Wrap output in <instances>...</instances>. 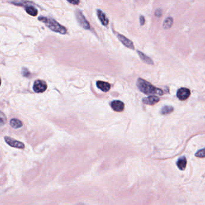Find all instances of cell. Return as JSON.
<instances>
[{
  "label": "cell",
  "mask_w": 205,
  "mask_h": 205,
  "mask_svg": "<svg viewBox=\"0 0 205 205\" xmlns=\"http://www.w3.org/2000/svg\"><path fill=\"white\" fill-rule=\"evenodd\" d=\"M137 86L141 92L147 95H162L164 94V92L161 89L155 87L149 82L141 78H139L137 79Z\"/></svg>",
  "instance_id": "6da1fadb"
},
{
  "label": "cell",
  "mask_w": 205,
  "mask_h": 205,
  "mask_svg": "<svg viewBox=\"0 0 205 205\" xmlns=\"http://www.w3.org/2000/svg\"><path fill=\"white\" fill-rule=\"evenodd\" d=\"M38 20L45 24L49 28L55 32L59 33L62 34H64L67 33L66 28L59 24L54 19L44 16H40L38 17Z\"/></svg>",
  "instance_id": "7a4b0ae2"
},
{
  "label": "cell",
  "mask_w": 205,
  "mask_h": 205,
  "mask_svg": "<svg viewBox=\"0 0 205 205\" xmlns=\"http://www.w3.org/2000/svg\"><path fill=\"white\" fill-rule=\"evenodd\" d=\"M76 15L77 19L78 20L79 23L80 24V25L83 28H84L85 29L88 30L90 28V24L87 21V19L85 18V17L84 16L83 13H82V12L80 11L79 10H77L76 12Z\"/></svg>",
  "instance_id": "3957f363"
},
{
  "label": "cell",
  "mask_w": 205,
  "mask_h": 205,
  "mask_svg": "<svg viewBox=\"0 0 205 205\" xmlns=\"http://www.w3.org/2000/svg\"><path fill=\"white\" fill-rule=\"evenodd\" d=\"M47 89L46 83L42 80H36L34 82L33 86V89L36 93H43Z\"/></svg>",
  "instance_id": "277c9868"
},
{
  "label": "cell",
  "mask_w": 205,
  "mask_h": 205,
  "mask_svg": "<svg viewBox=\"0 0 205 205\" xmlns=\"http://www.w3.org/2000/svg\"><path fill=\"white\" fill-rule=\"evenodd\" d=\"M4 140L7 144L12 147L18 148V149H24L25 148L24 144H23L22 142L18 141L12 138L11 137H5Z\"/></svg>",
  "instance_id": "5b68a950"
},
{
  "label": "cell",
  "mask_w": 205,
  "mask_h": 205,
  "mask_svg": "<svg viewBox=\"0 0 205 205\" xmlns=\"http://www.w3.org/2000/svg\"><path fill=\"white\" fill-rule=\"evenodd\" d=\"M116 36L118 37V39L119 40L120 42L122 43V44L126 47L131 49H134V46L133 43L132 42V41H131L130 39L127 38L126 36H123L122 34L116 33Z\"/></svg>",
  "instance_id": "8992f818"
},
{
  "label": "cell",
  "mask_w": 205,
  "mask_h": 205,
  "mask_svg": "<svg viewBox=\"0 0 205 205\" xmlns=\"http://www.w3.org/2000/svg\"><path fill=\"white\" fill-rule=\"evenodd\" d=\"M190 90L187 88H180L177 92V97L180 100H185L190 96Z\"/></svg>",
  "instance_id": "52a82bcc"
},
{
  "label": "cell",
  "mask_w": 205,
  "mask_h": 205,
  "mask_svg": "<svg viewBox=\"0 0 205 205\" xmlns=\"http://www.w3.org/2000/svg\"><path fill=\"white\" fill-rule=\"evenodd\" d=\"M111 107L116 112H121L124 109V104L120 100H114L111 103Z\"/></svg>",
  "instance_id": "ba28073f"
},
{
  "label": "cell",
  "mask_w": 205,
  "mask_h": 205,
  "mask_svg": "<svg viewBox=\"0 0 205 205\" xmlns=\"http://www.w3.org/2000/svg\"><path fill=\"white\" fill-rule=\"evenodd\" d=\"M159 101H160L159 97H158L157 96H150L148 97L144 98L143 99V103H144L145 104L150 105H154V104H157V102H158Z\"/></svg>",
  "instance_id": "9c48e42d"
},
{
  "label": "cell",
  "mask_w": 205,
  "mask_h": 205,
  "mask_svg": "<svg viewBox=\"0 0 205 205\" xmlns=\"http://www.w3.org/2000/svg\"><path fill=\"white\" fill-rule=\"evenodd\" d=\"M97 15L101 24L104 26H107L109 24V19L105 13L101 10H97Z\"/></svg>",
  "instance_id": "30bf717a"
},
{
  "label": "cell",
  "mask_w": 205,
  "mask_h": 205,
  "mask_svg": "<svg viewBox=\"0 0 205 205\" xmlns=\"http://www.w3.org/2000/svg\"><path fill=\"white\" fill-rule=\"evenodd\" d=\"M97 86L98 89H100L102 92H108L110 90L111 87L109 83H106V82H104V81H98L97 82Z\"/></svg>",
  "instance_id": "8fae6325"
},
{
  "label": "cell",
  "mask_w": 205,
  "mask_h": 205,
  "mask_svg": "<svg viewBox=\"0 0 205 205\" xmlns=\"http://www.w3.org/2000/svg\"><path fill=\"white\" fill-rule=\"evenodd\" d=\"M187 161L186 157H180L177 161L176 164L178 168L181 170H184L186 168Z\"/></svg>",
  "instance_id": "7c38bea8"
},
{
  "label": "cell",
  "mask_w": 205,
  "mask_h": 205,
  "mask_svg": "<svg viewBox=\"0 0 205 205\" xmlns=\"http://www.w3.org/2000/svg\"><path fill=\"white\" fill-rule=\"evenodd\" d=\"M137 53H138L139 57H140V58L143 61H144V62H145L149 65H154L153 61L152 60V59L151 58H149V57H148L147 55H146L145 54H144L143 52H141L139 51H137Z\"/></svg>",
  "instance_id": "4fadbf2b"
},
{
  "label": "cell",
  "mask_w": 205,
  "mask_h": 205,
  "mask_svg": "<svg viewBox=\"0 0 205 205\" xmlns=\"http://www.w3.org/2000/svg\"><path fill=\"white\" fill-rule=\"evenodd\" d=\"M173 24V19L171 17H169L166 18L165 21L163 23L162 27L165 29H169L170 28Z\"/></svg>",
  "instance_id": "5bb4252c"
},
{
  "label": "cell",
  "mask_w": 205,
  "mask_h": 205,
  "mask_svg": "<svg viewBox=\"0 0 205 205\" xmlns=\"http://www.w3.org/2000/svg\"><path fill=\"white\" fill-rule=\"evenodd\" d=\"M10 125L12 126V127L14 128V129L19 128L20 127H22L23 125L22 121L18 120V119H16V118H12L10 120Z\"/></svg>",
  "instance_id": "9a60e30c"
},
{
  "label": "cell",
  "mask_w": 205,
  "mask_h": 205,
  "mask_svg": "<svg viewBox=\"0 0 205 205\" xmlns=\"http://www.w3.org/2000/svg\"><path fill=\"white\" fill-rule=\"evenodd\" d=\"M25 10L28 14L32 16H35L38 14L37 10L32 6H27L25 8Z\"/></svg>",
  "instance_id": "2e32d148"
},
{
  "label": "cell",
  "mask_w": 205,
  "mask_h": 205,
  "mask_svg": "<svg viewBox=\"0 0 205 205\" xmlns=\"http://www.w3.org/2000/svg\"><path fill=\"white\" fill-rule=\"evenodd\" d=\"M173 111V108L171 106H165L161 110V113L162 114H169Z\"/></svg>",
  "instance_id": "e0dca14e"
},
{
  "label": "cell",
  "mask_w": 205,
  "mask_h": 205,
  "mask_svg": "<svg viewBox=\"0 0 205 205\" xmlns=\"http://www.w3.org/2000/svg\"><path fill=\"white\" fill-rule=\"evenodd\" d=\"M7 122L6 116L0 111V125H4Z\"/></svg>",
  "instance_id": "ac0fdd59"
},
{
  "label": "cell",
  "mask_w": 205,
  "mask_h": 205,
  "mask_svg": "<svg viewBox=\"0 0 205 205\" xmlns=\"http://www.w3.org/2000/svg\"><path fill=\"white\" fill-rule=\"evenodd\" d=\"M195 155L198 158H205V148L199 150Z\"/></svg>",
  "instance_id": "d6986e66"
},
{
  "label": "cell",
  "mask_w": 205,
  "mask_h": 205,
  "mask_svg": "<svg viewBox=\"0 0 205 205\" xmlns=\"http://www.w3.org/2000/svg\"><path fill=\"white\" fill-rule=\"evenodd\" d=\"M145 23V19L143 16H140V24L141 25H143Z\"/></svg>",
  "instance_id": "ffe728a7"
},
{
  "label": "cell",
  "mask_w": 205,
  "mask_h": 205,
  "mask_svg": "<svg viewBox=\"0 0 205 205\" xmlns=\"http://www.w3.org/2000/svg\"><path fill=\"white\" fill-rule=\"evenodd\" d=\"M67 1L72 4H74V5H77L79 3V0H67Z\"/></svg>",
  "instance_id": "44dd1931"
},
{
  "label": "cell",
  "mask_w": 205,
  "mask_h": 205,
  "mask_svg": "<svg viewBox=\"0 0 205 205\" xmlns=\"http://www.w3.org/2000/svg\"><path fill=\"white\" fill-rule=\"evenodd\" d=\"M155 15H156L157 16H158V17L161 16V14H162V11H161V10H160V9L157 10L155 12Z\"/></svg>",
  "instance_id": "7402d4cb"
},
{
  "label": "cell",
  "mask_w": 205,
  "mask_h": 205,
  "mask_svg": "<svg viewBox=\"0 0 205 205\" xmlns=\"http://www.w3.org/2000/svg\"><path fill=\"white\" fill-rule=\"evenodd\" d=\"M1 79H0V85H1Z\"/></svg>",
  "instance_id": "603a6c76"
}]
</instances>
